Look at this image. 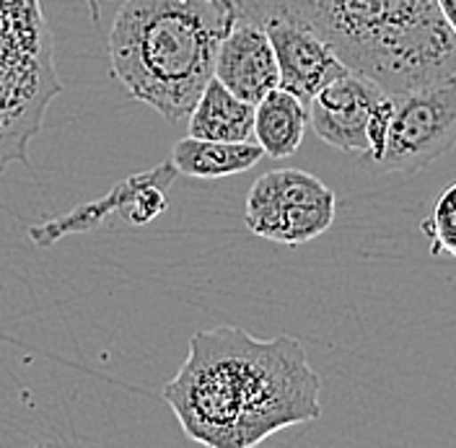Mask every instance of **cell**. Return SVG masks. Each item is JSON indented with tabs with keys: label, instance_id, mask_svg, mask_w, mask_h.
Wrapping results in <instances>:
<instances>
[{
	"label": "cell",
	"instance_id": "obj_3",
	"mask_svg": "<svg viewBox=\"0 0 456 448\" xmlns=\"http://www.w3.org/2000/svg\"><path fill=\"white\" fill-rule=\"evenodd\" d=\"M236 21L233 0H125L107 39L112 78L130 99L182 125Z\"/></svg>",
	"mask_w": 456,
	"mask_h": 448
},
{
	"label": "cell",
	"instance_id": "obj_12",
	"mask_svg": "<svg viewBox=\"0 0 456 448\" xmlns=\"http://www.w3.org/2000/svg\"><path fill=\"white\" fill-rule=\"evenodd\" d=\"M265 159V151L255 141H205V138H182L171 151V167L176 174L192 179H224L255 168Z\"/></svg>",
	"mask_w": 456,
	"mask_h": 448
},
{
	"label": "cell",
	"instance_id": "obj_11",
	"mask_svg": "<svg viewBox=\"0 0 456 448\" xmlns=\"http://www.w3.org/2000/svg\"><path fill=\"white\" fill-rule=\"evenodd\" d=\"M187 127L192 138L205 141H255V104L210 78L187 117Z\"/></svg>",
	"mask_w": 456,
	"mask_h": 448
},
{
	"label": "cell",
	"instance_id": "obj_10",
	"mask_svg": "<svg viewBox=\"0 0 456 448\" xmlns=\"http://www.w3.org/2000/svg\"><path fill=\"white\" fill-rule=\"evenodd\" d=\"M213 78L249 104H256L262 96L278 88V60L267 31L259 24L239 19L218 47Z\"/></svg>",
	"mask_w": 456,
	"mask_h": 448
},
{
	"label": "cell",
	"instance_id": "obj_7",
	"mask_svg": "<svg viewBox=\"0 0 456 448\" xmlns=\"http://www.w3.org/2000/svg\"><path fill=\"white\" fill-rule=\"evenodd\" d=\"M174 179L176 168L171 167V161H164L141 174H130L110 195L84 202L62 218L31 225L28 236L37 247H53L70 233H88L102 228L110 216H119L130 225L151 224L169 208V190Z\"/></svg>",
	"mask_w": 456,
	"mask_h": 448
},
{
	"label": "cell",
	"instance_id": "obj_9",
	"mask_svg": "<svg viewBox=\"0 0 456 448\" xmlns=\"http://www.w3.org/2000/svg\"><path fill=\"white\" fill-rule=\"evenodd\" d=\"M262 29L267 31L278 60L281 88L298 96L306 107L324 86L350 70L338 53L309 29L288 21H267Z\"/></svg>",
	"mask_w": 456,
	"mask_h": 448
},
{
	"label": "cell",
	"instance_id": "obj_13",
	"mask_svg": "<svg viewBox=\"0 0 456 448\" xmlns=\"http://www.w3.org/2000/svg\"><path fill=\"white\" fill-rule=\"evenodd\" d=\"M309 127V107L285 88H273L255 104V143L267 159L293 156Z\"/></svg>",
	"mask_w": 456,
	"mask_h": 448
},
{
	"label": "cell",
	"instance_id": "obj_1",
	"mask_svg": "<svg viewBox=\"0 0 456 448\" xmlns=\"http://www.w3.org/2000/svg\"><path fill=\"white\" fill-rule=\"evenodd\" d=\"M322 376L296 337L270 339L224 324L200 330L164 402L184 436L208 448H252L322 418Z\"/></svg>",
	"mask_w": 456,
	"mask_h": 448
},
{
	"label": "cell",
	"instance_id": "obj_8",
	"mask_svg": "<svg viewBox=\"0 0 456 448\" xmlns=\"http://www.w3.org/2000/svg\"><path fill=\"white\" fill-rule=\"evenodd\" d=\"M387 91L370 78L347 70L327 84L309 102V125L324 143L366 156L369 153V119L376 102Z\"/></svg>",
	"mask_w": 456,
	"mask_h": 448
},
{
	"label": "cell",
	"instance_id": "obj_14",
	"mask_svg": "<svg viewBox=\"0 0 456 448\" xmlns=\"http://www.w3.org/2000/svg\"><path fill=\"white\" fill-rule=\"evenodd\" d=\"M420 231L430 241L433 257L449 254L456 259V182L438 195L430 216L420 224Z\"/></svg>",
	"mask_w": 456,
	"mask_h": 448
},
{
	"label": "cell",
	"instance_id": "obj_15",
	"mask_svg": "<svg viewBox=\"0 0 456 448\" xmlns=\"http://www.w3.org/2000/svg\"><path fill=\"white\" fill-rule=\"evenodd\" d=\"M392 114H395V99L392 94H384L373 112H370L369 119V153L361 156V164H369L373 161L381 151H384V143H387V135H389V122H392Z\"/></svg>",
	"mask_w": 456,
	"mask_h": 448
},
{
	"label": "cell",
	"instance_id": "obj_4",
	"mask_svg": "<svg viewBox=\"0 0 456 448\" xmlns=\"http://www.w3.org/2000/svg\"><path fill=\"white\" fill-rule=\"evenodd\" d=\"M99 21V0H86ZM62 91L42 0H0V174L27 164L50 104Z\"/></svg>",
	"mask_w": 456,
	"mask_h": 448
},
{
	"label": "cell",
	"instance_id": "obj_2",
	"mask_svg": "<svg viewBox=\"0 0 456 448\" xmlns=\"http://www.w3.org/2000/svg\"><path fill=\"white\" fill-rule=\"evenodd\" d=\"M239 19L288 21L322 37L387 94L456 76V34L436 0H233Z\"/></svg>",
	"mask_w": 456,
	"mask_h": 448
},
{
	"label": "cell",
	"instance_id": "obj_6",
	"mask_svg": "<svg viewBox=\"0 0 456 448\" xmlns=\"http://www.w3.org/2000/svg\"><path fill=\"white\" fill-rule=\"evenodd\" d=\"M335 192L301 168H275L256 179L247 195L249 231L275 244L298 247L335 224Z\"/></svg>",
	"mask_w": 456,
	"mask_h": 448
},
{
	"label": "cell",
	"instance_id": "obj_5",
	"mask_svg": "<svg viewBox=\"0 0 456 448\" xmlns=\"http://www.w3.org/2000/svg\"><path fill=\"white\" fill-rule=\"evenodd\" d=\"M395 114L384 151L363 167L376 174H418L456 145V76L392 94Z\"/></svg>",
	"mask_w": 456,
	"mask_h": 448
},
{
	"label": "cell",
	"instance_id": "obj_16",
	"mask_svg": "<svg viewBox=\"0 0 456 448\" xmlns=\"http://www.w3.org/2000/svg\"><path fill=\"white\" fill-rule=\"evenodd\" d=\"M436 3H438V8H441V13H444L446 24H449L452 31L456 34V0H436Z\"/></svg>",
	"mask_w": 456,
	"mask_h": 448
}]
</instances>
